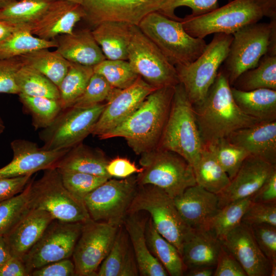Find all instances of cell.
<instances>
[{
  "mask_svg": "<svg viewBox=\"0 0 276 276\" xmlns=\"http://www.w3.org/2000/svg\"><path fill=\"white\" fill-rule=\"evenodd\" d=\"M222 246L221 241L208 231L191 228L180 252L186 271L199 267H216Z\"/></svg>",
  "mask_w": 276,
  "mask_h": 276,
  "instance_id": "cell-25",
  "label": "cell"
},
{
  "mask_svg": "<svg viewBox=\"0 0 276 276\" xmlns=\"http://www.w3.org/2000/svg\"><path fill=\"white\" fill-rule=\"evenodd\" d=\"M252 202L250 197L227 204L219 209L202 229L221 241L241 223L244 214Z\"/></svg>",
  "mask_w": 276,
  "mask_h": 276,
  "instance_id": "cell-37",
  "label": "cell"
},
{
  "mask_svg": "<svg viewBox=\"0 0 276 276\" xmlns=\"http://www.w3.org/2000/svg\"><path fill=\"white\" fill-rule=\"evenodd\" d=\"M11 256L9 247L4 236L0 235V267Z\"/></svg>",
  "mask_w": 276,
  "mask_h": 276,
  "instance_id": "cell-58",
  "label": "cell"
},
{
  "mask_svg": "<svg viewBox=\"0 0 276 276\" xmlns=\"http://www.w3.org/2000/svg\"><path fill=\"white\" fill-rule=\"evenodd\" d=\"M261 250L270 262L276 260V226L268 224L250 226Z\"/></svg>",
  "mask_w": 276,
  "mask_h": 276,
  "instance_id": "cell-50",
  "label": "cell"
},
{
  "mask_svg": "<svg viewBox=\"0 0 276 276\" xmlns=\"http://www.w3.org/2000/svg\"><path fill=\"white\" fill-rule=\"evenodd\" d=\"M85 16L80 4L67 0H53L43 15L28 27L34 35L53 40L59 35L72 33L76 24Z\"/></svg>",
  "mask_w": 276,
  "mask_h": 276,
  "instance_id": "cell-21",
  "label": "cell"
},
{
  "mask_svg": "<svg viewBox=\"0 0 276 276\" xmlns=\"http://www.w3.org/2000/svg\"><path fill=\"white\" fill-rule=\"evenodd\" d=\"M193 106L203 144L227 138L233 132L260 122L237 105L228 79L220 68L204 99Z\"/></svg>",
  "mask_w": 276,
  "mask_h": 276,
  "instance_id": "cell-2",
  "label": "cell"
},
{
  "mask_svg": "<svg viewBox=\"0 0 276 276\" xmlns=\"http://www.w3.org/2000/svg\"><path fill=\"white\" fill-rule=\"evenodd\" d=\"M114 88L103 76L94 72L84 92L73 106L88 107L107 101Z\"/></svg>",
  "mask_w": 276,
  "mask_h": 276,
  "instance_id": "cell-46",
  "label": "cell"
},
{
  "mask_svg": "<svg viewBox=\"0 0 276 276\" xmlns=\"http://www.w3.org/2000/svg\"><path fill=\"white\" fill-rule=\"evenodd\" d=\"M157 147L179 154L192 167L203 147L194 106L181 83L174 87L168 117Z\"/></svg>",
  "mask_w": 276,
  "mask_h": 276,
  "instance_id": "cell-4",
  "label": "cell"
},
{
  "mask_svg": "<svg viewBox=\"0 0 276 276\" xmlns=\"http://www.w3.org/2000/svg\"><path fill=\"white\" fill-rule=\"evenodd\" d=\"M264 16L276 19V0H233L202 15H187L180 21L190 35L204 39L211 34L233 35Z\"/></svg>",
  "mask_w": 276,
  "mask_h": 276,
  "instance_id": "cell-3",
  "label": "cell"
},
{
  "mask_svg": "<svg viewBox=\"0 0 276 276\" xmlns=\"http://www.w3.org/2000/svg\"><path fill=\"white\" fill-rule=\"evenodd\" d=\"M192 167L196 184L214 194L221 192L231 181L227 173L205 145Z\"/></svg>",
  "mask_w": 276,
  "mask_h": 276,
  "instance_id": "cell-33",
  "label": "cell"
},
{
  "mask_svg": "<svg viewBox=\"0 0 276 276\" xmlns=\"http://www.w3.org/2000/svg\"><path fill=\"white\" fill-rule=\"evenodd\" d=\"M166 0H82L85 19L95 27L109 21L138 26L149 13L158 11Z\"/></svg>",
  "mask_w": 276,
  "mask_h": 276,
  "instance_id": "cell-16",
  "label": "cell"
},
{
  "mask_svg": "<svg viewBox=\"0 0 276 276\" xmlns=\"http://www.w3.org/2000/svg\"><path fill=\"white\" fill-rule=\"evenodd\" d=\"M83 223L53 220L39 240L22 259L30 275L35 269L72 257Z\"/></svg>",
  "mask_w": 276,
  "mask_h": 276,
  "instance_id": "cell-14",
  "label": "cell"
},
{
  "mask_svg": "<svg viewBox=\"0 0 276 276\" xmlns=\"http://www.w3.org/2000/svg\"><path fill=\"white\" fill-rule=\"evenodd\" d=\"M48 49L35 50L19 57L24 64L39 71L58 87L68 71L71 62L56 50L51 51Z\"/></svg>",
  "mask_w": 276,
  "mask_h": 276,
  "instance_id": "cell-34",
  "label": "cell"
},
{
  "mask_svg": "<svg viewBox=\"0 0 276 276\" xmlns=\"http://www.w3.org/2000/svg\"><path fill=\"white\" fill-rule=\"evenodd\" d=\"M67 1H70L75 3H79V4H80L81 5L82 3V0H67Z\"/></svg>",
  "mask_w": 276,
  "mask_h": 276,
  "instance_id": "cell-63",
  "label": "cell"
},
{
  "mask_svg": "<svg viewBox=\"0 0 276 276\" xmlns=\"http://www.w3.org/2000/svg\"><path fill=\"white\" fill-rule=\"evenodd\" d=\"M16 82L19 94L59 99L58 87L42 74L27 65L24 64L17 71Z\"/></svg>",
  "mask_w": 276,
  "mask_h": 276,
  "instance_id": "cell-39",
  "label": "cell"
},
{
  "mask_svg": "<svg viewBox=\"0 0 276 276\" xmlns=\"http://www.w3.org/2000/svg\"><path fill=\"white\" fill-rule=\"evenodd\" d=\"M23 65L19 57L0 59V94L18 95L16 75Z\"/></svg>",
  "mask_w": 276,
  "mask_h": 276,
  "instance_id": "cell-49",
  "label": "cell"
},
{
  "mask_svg": "<svg viewBox=\"0 0 276 276\" xmlns=\"http://www.w3.org/2000/svg\"><path fill=\"white\" fill-rule=\"evenodd\" d=\"M213 275L247 276V274L238 261L222 245Z\"/></svg>",
  "mask_w": 276,
  "mask_h": 276,
  "instance_id": "cell-51",
  "label": "cell"
},
{
  "mask_svg": "<svg viewBox=\"0 0 276 276\" xmlns=\"http://www.w3.org/2000/svg\"><path fill=\"white\" fill-rule=\"evenodd\" d=\"M233 37L232 34H214L196 59L187 65L175 67L179 82L193 106L205 98L227 57Z\"/></svg>",
  "mask_w": 276,
  "mask_h": 276,
  "instance_id": "cell-10",
  "label": "cell"
},
{
  "mask_svg": "<svg viewBox=\"0 0 276 276\" xmlns=\"http://www.w3.org/2000/svg\"><path fill=\"white\" fill-rule=\"evenodd\" d=\"M174 87L156 89L127 119L98 137H123L139 155L156 148L168 117Z\"/></svg>",
  "mask_w": 276,
  "mask_h": 276,
  "instance_id": "cell-1",
  "label": "cell"
},
{
  "mask_svg": "<svg viewBox=\"0 0 276 276\" xmlns=\"http://www.w3.org/2000/svg\"><path fill=\"white\" fill-rule=\"evenodd\" d=\"M97 275H139L134 251L123 225L119 227L111 249L100 265Z\"/></svg>",
  "mask_w": 276,
  "mask_h": 276,
  "instance_id": "cell-28",
  "label": "cell"
},
{
  "mask_svg": "<svg viewBox=\"0 0 276 276\" xmlns=\"http://www.w3.org/2000/svg\"><path fill=\"white\" fill-rule=\"evenodd\" d=\"M0 276H30L22 259L14 256L0 267Z\"/></svg>",
  "mask_w": 276,
  "mask_h": 276,
  "instance_id": "cell-56",
  "label": "cell"
},
{
  "mask_svg": "<svg viewBox=\"0 0 276 276\" xmlns=\"http://www.w3.org/2000/svg\"><path fill=\"white\" fill-rule=\"evenodd\" d=\"M105 106V104L100 103L62 109L49 126L39 132V139L43 142L41 148L46 150L68 149L81 143L91 134Z\"/></svg>",
  "mask_w": 276,
  "mask_h": 276,
  "instance_id": "cell-12",
  "label": "cell"
},
{
  "mask_svg": "<svg viewBox=\"0 0 276 276\" xmlns=\"http://www.w3.org/2000/svg\"><path fill=\"white\" fill-rule=\"evenodd\" d=\"M241 222L249 226L268 224L276 226V203L252 202Z\"/></svg>",
  "mask_w": 276,
  "mask_h": 276,
  "instance_id": "cell-48",
  "label": "cell"
},
{
  "mask_svg": "<svg viewBox=\"0 0 276 276\" xmlns=\"http://www.w3.org/2000/svg\"><path fill=\"white\" fill-rule=\"evenodd\" d=\"M221 242L247 276H269L270 262L260 249L250 226L241 222Z\"/></svg>",
  "mask_w": 276,
  "mask_h": 276,
  "instance_id": "cell-19",
  "label": "cell"
},
{
  "mask_svg": "<svg viewBox=\"0 0 276 276\" xmlns=\"http://www.w3.org/2000/svg\"><path fill=\"white\" fill-rule=\"evenodd\" d=\"M215 269V267H199L188 270L185 273L188 276H212L214 275Z\"/></svg>",
  "mask_w": 276,
  "mask_h": 276,
  "instance_id": "cell-59",
  "label": "cell"
},
{
  "mask_svg": "<svg viewBox=\"0 0 276 276\" xmlns=\"http://www.w3.org/2000/svg\"><path fill=\"white\" fill-rule=\"evenodd\" d=\"M145 236L150 251L163 266L169 275H184L186 268L179 251L157 232L150 217L146 226Z\"/></svg>",
  "mask_w": 276,
  "mask_h": 276,
  "instance_id": "cell-32",
  "label": "cell"
},
{
  "mask_svg": "<svg viewBox=\"0 0 276 276\" xmlns=\"http://www.w3.org/2000/svg\"><path fill=\"white\" fill-rule=\"evenodd\" d=\"M5 129V126L2 118L0 116V134H1Z\"/></svg>",
  "mask_w": 276,
  "mask_h": 276,
  "instance_id": "cell-62",
  "label": "cell"
},
{
  "mask_svg": "<svg viewBox=\"0 0 276 276\" xmlns=\"http://www.w3.org/2000/svg\"><path fill=\"white\" fill-rule=\"evenodd\" d=\"M227 139L249 155L276 165V121L258 122L233 132Z\"/></svg>",
  "mask_w": 276,
  "mask_h": 276,
  "instance_id": "cell-23",
  "label": "cell"
},
{
  "mask_svg": "<svg viewBox=\"0 0 276 276\" xmlns=\"http://www.w3.org/2000/svg\"><path fill=\"white\" fill-rule=\"evenodd\" d=\"M18 95L24 109L31 116L36 130L49 126L63 109L59 100L22 94Z\"/></svg>",
  "mask_w": 276,
  "mask_h": 276,
  "instance_id": "cell-41",
  "label": "cell"
},
{
  "mask_svg": "<svg viewBox=\"0 0 276 276\" xmlns=\"http://www.w3.org/2000/svg\"><path fill=\"white\" fill-rule=\"evenodd\" d=\"M173 199L181 218L192 228H203L219 209L217 195L197 184Z\"/></svg>",
  "mask_w": 276,
  "mask_h": 276,
  "instance_id": "cell-22",
  "label": "cell"
},
{
  "mask_svg": "<svg viewBox=\"0 0 276 276\" xmlns=\"http://www.w3.org/2000/svg\"><path fill=\"white\" fill-rule=\"evenodd\" d=\"M138 27L175 67L194 61L207 44L204 39L190 35L180 21L171 19L158 11L147 14Z\"/></svg>",
  "mask_w": 276,
  "mask_h": 276,
  "instance_id": "cell-5",
  "label": "cell"
},
{
  "mask_svg": "<svg viewBox=\"0 0 276 276\" xmlns=\"http://www.w3.org/2000/svg\"><path fill=\"white\" fill-rule=\"evenodd\" d=\"M32 174L0 178V202L21 193L30 181Z\"/></svg>",
  "mask_w": 276,
  "mask_h": 276,
  "instance_id": "cell-53",
  "label": "cell"
},
{
  "mask_svg": "<svg viewBox=\"0 0 276 276\" xmlns=\"http://www.w3.org/2000/svg\"><path fill=\"white\" fill-rule=\"evenodd\" d=\"M132 25L122 21H105L91 31L106 59L127 60Z\"/></svg>",
  "mask_w": 276,
  "mask_h": 276,
  "instance_id": "cell-29",
  "label": "cell"
},
{
  "mask_svg": "<svg viewBox=\"0 0 276 276\" xmlns=\"http://www.w3.org/2000/svg\"><path fill=\"white\" fill-rule=\"evenodd\" d=\"M139 212L150 215L155 229L180 254L183 241L192 228L181 218L173 198L155 186L138 185L128 214Z\"/></svg>",
  "mask_w": 276,
  "mask_h": 276,
  "instance_id": "cell-9",
  "label": "cell"
},
{
  "mask_svg": "<svg viewBox=\"0 0 276 276\" xmlns=\"http://www.w3.org/2000/svg\"><path fill=\"white\" fill-rule=\"evenodd\" d=\"M119 227L90 219L83 223L72 254L77 276H96L109 254Z\"/></svg>",
  "mask_w": 276,
  "mask_h": 276,
  "instance_id": "cell-15",
  "label": "cell"
},
{
  "mask_svg": "<svg viewBox=\"0 0 276 276\" xmlns=\"http://www.w3.org/2000/svg\"><path fill=\"white\" fill-rule=\"evenodd\" d=\"M30 181L18 195L0 202L1 235L7 234L31 210L29 204Z\"/></svg>",
  "mask_w": 276,
  "mask_h": 276,
  "instance_id": "cell-44",
  "label": "cell"
},
{
  "mask_svg": "<svg viewBox=\"0 0 276 276\" xmlns=\"http://www.w3.org/2000/svg\"><path fill=\"white\" fill-rule=\"evenodd\" d=\"M233 37L221 68L231 86L241 74L257 66L267 52H276V20L246 26Z\"/></svg>",
  "mask_w": 276,
  "mask_h": 276,
  "instance_id": "cell-6",
  "label": "cell"
},
{
  "mask_svg": "<svg viewBox=\"0 0 276 276\" xmlns=\"http://www.w3.org/2000/svg\"><path fill=\"white\" fill-rule=\"evenodd\" d=\"M205 145L231 180L249 154L227 138H222Z\"/></svg>",
  "mask_w": 276,
  "mask_h": 276,
  "instance_id": "cell-42",
  "label": "cell"
},
{
  "mask_svg": "<svg viewBox=\"0 0 276 276\" xmlns=\"http://www.w3.org/2000/svg\"><path fill=\"white\" fill-rule=\"evenodd\" d=\"M93 66L71 62L58 89L59 101L62 109L71 107L84 92L91 76Z\"/></svg>",
  "mask_w": 276,
  "mask_h": 276,
  "instance_id": "cell-38",
  "label": "cell"
},
{
  "mask_svg": "<svg viewBox=\"0 0 276 276\" xmlns=\"http://www.w3.org/2000/svg\"><path fill=\"white\" fill-rule=\"evenodd\" d=\"M94 72L103 76L108 82L117 89L126 88L132 85L139 76L128 60L105 59L93 66Z\"/></svg>",
  "mask_w": 276,
  "mask_h": 276,
  "instance_id": "cell-43",
  "label": "cell"
},
{
  "mask_svg": "<svg viewBox=\"0 0 276 276\" xmlns=\"http://www.w3.org/2000/svg\"><path fill=\"white\" fill-rule=\"evenodd\" d=\"M31 276H74L76 275L74 263L70 258L46 264L33 270Z\"/></svg>",
  "mask_w": 276,
  "mask_h": 276,
  "instance_id": "cell-52",
  "label": "cell"
},
{
  "mask_svg": "<svg viewBox=\"0 0 276 276\" xmlns=\"http://www.w3.org/2000/svg\"><path fill=\"white\" fill-rule=\"evenodd\" d=\"M276 165L249 155L243 162L229 185L217 194L219 209L227 204L251 197L263 185Z\"/></svg>",
  "mask_w": 276,
  "mask_h": 276,
  "instance_id": "cell-20",
  "label": "cell"
},
{
  "mask_svg": "<svg viewBox=\"0 0 276 276\" xmlns=\"http://www.w3.org/2000/svg\"><path fill=\"white\" fill-rule=\"evenodd\" d=\"M52 1L16 0L0 9V20L29 27L43 15Z\"/></svg>",
  "mask_w": 276,
  "mask_h": 276,
  "instance_id": "cell-40",
  "label": "cell"
},
{
  "mask_svg": "<svg viewBox=\"0 0 276 276\" xmlns=\"http://www.w3.org/2000/svg\"><path fill=\"white\" fill-rule=\"evenodd\" d=\"M231 90L236 103L245 114L260 121H276V90L243 91L231 86Z\"/></svg>",
  "mask_w": 276,
  "mask_h": 276,
  "instance_id": "cell-31",
  "label": "cell"
},
{
  "mask_svg": "<svg viewBox=\"0 0 276 276\" xmlns=\"http://www.w3.org/2000/svg\"><path fill=\"white\" fill-rule=\"evenodd\" d=\"M127 60L135 72L155 88L180 83L175 66L136 25L131 27Z\"/></svg>",
  "mask_w": 276,
  "mask_h": 276,
  "instance_id": "cell-13",
  "label": "cell"
},
{
  "mask_svg": "<svg viewBox=\"0 0 276 276\" xmlns=\"http://www.w3.org/2000/svg\"><path fill=\"white\" fill-rule=\"evenodd\" d=\"M55 40L56 50L71 62L93 67L106 59L88 29L60 35Z\"/></svg>",
  "mask_w": 276,
  "mask_h": 276,
  "instance_id": "cell-27",
  "label": "cell"
},
{
  "mask_svg": "<svg viewBox=\"0 0 276 276\" xmlns=\"http://www.w3.org/2000/svg\"><path fill=\"white\" fill-rule=\"evenodd\" d=\"M43 171L39 179L30 181L31 209L45 211L55 219L65 222H85L90 219L83 201L66 189L57 169Z\"/></svg>",
  "mask_w": 276,
  "mask_h": 276,
  "instance_id": "cell-8",
  "label": "cell"
},
{
  "mask_svg": "<svg viewBox=\"0 0 276 276\" xmlns=\"http://www.w3.org/2000/svg\"><path fill=\"white\" fill-rule=\"evenodd\" d=\"M138 185H151L174 198L196 184L192 166L179 154L155 148L140 155Z\"/></svg>",
  "mask_w": 276,
  "mask_h": 276,
  "instance_id": "cell-7",
  "label": "cell"
},
{
  "mask_svg": "<svg viewBox=\"0 0 276 276\" xmlns=\"http://www.w3.org/2000/svg\"><path fill=\"white\" fill-rule=\"evenodd\" d=\"M12 160L0 169V178L32 174L55 167L56 163L70 149L46 150L36 143L25 139L11 142Z\"/></svg>",
  "mask_w": 276,
  "mask_h": 276,
  "instance_id": "cell-18",
  "label": "cell"
},
{
  "mask_svg": "<svg viewBox=\"0 0 276 276\" xmlns=\"http://www.w3.org/2000/svg\"><path fill=\"white\" fill-rule=\"evenodd\" d=\"M250 199L252 202L276 203V168Z\"/></svg>",
  "mask_w": 276,
  "mask_h": 276,
  "instance_id": "cell-55",
  "label": "cell"
},
{
  "mask_svg": "<svg viewBox=\"0 0 276 276\" xmlns=\"http://www.w3.org/2000/svg\"><path fill=\"white\" fill-rule=\"evenodd\" d=\"M156 89L140 76L131 86L124 89L114 88L97 121L91 134L98 137L114 128L141 105Z\"/></svg>",
  "mask_w": 276,
  "mask_h": 276,
  "instance_id": "cell-17",
  "label": "cell"
},
{
  "mask_svg": "<svg viewBox=\"0 0 276 276\" xmlns=\"http://www.w3.org/2000/svg\"><path fill=\"white\" fill-rule=\"evenodd\" d=\"M54 219L45 211L31 209L4 235L11 255L22 259Z\"/></svg>",
  "mask_w": 276,
  "mask_h": 276,
  "instance_id": "cell-24",
  "label": "cell"
},
{
  "mask_svg": "<svg viewBox=\"0 0 276 276\" xmlns=\"http://www.w3.org/2000/svg\"><path fill=\"white\" fill-rule=\"evenodd\" d=\"M148 219L142 217L140 212L129 213L123 224L134 251L139 275H169L163 266L152 254L147 245L145 229Z\"/></svg>",
  "mask_w": 276,
  "mask_h": 276,
  "instance_id": "cell-26",
  "label": "cell"
},
{
  "mask_svg": "<svg viewBox=\"0 0 276 276\" xmlns=\"http://www.w3.org/2000/svg\"><path fill=\"white\" fill-rule=\"evenodd\" d=\"M57 170L66 189L82 200L90 192L110 178L77 171Z\"/></svg>",
  "mask_w": 276,
  "mask_h": 276,
  "instance_id": "cell-45",
  "label": "cell"
},
{
  "mask_svg": "<svg viewBox=\"0 0 276 276\" xmlns=\"http://www.w3.org/2000/svg\"><path fill=\"white\" fill-rule=\"evenodd\" d=\"M138 187L136 176L110 178L83 199L91 219L117 227L123 224Z\"/></svg>",
  "mask_w": 276,
  "mask_h": 276,
  "instance_id": "cell-11",
  "label": "cell"
},
{
  "mask_svg": "<svg viewBox=\"0 0 276 276\" xmlns=\"http://www.w3.org/2000/svg\"><path fill=\"white\" fill-rule=\"evenodd\" d=\"M108 162L102 151L81 143L71 148L56 163L55 168L111 178L106 171Z\"/></svg>",
  "mask_w": 276,
  "mask_h": 276,
  "instance_id": "cell-30",
  "label": "cell"
},
{
  "mask_svg": "<svg viewBox=\"0 0 276 276\" xmlns=\"http://www.w3.org/2000/svg\"><path fill=\"white\" fill-rule=\"evenodd\" d=\"M55 39L45 40L35 37L28 26H22L9 37L0 41V59H9L32 51L56 48Z\"/></svg>",
  "mask_w": 276,
  "mask_h": 276,
  "instance_id": "cell-36",
  "label": "cell"
},
{
  "mask_svg": "<svg viewBox=\"0 0 276 276\" xmlns=\"http://www.w3.org/2000/svg\"><path fill=\"white\" fill-rule=\"evenodd\" d=\"M219 0H166L158 11L167 17L178 21L181 18L174 13L175 10L180 7H188L192 10L189 15L196 16L210 12L217 8Z\"/></svg>",
  "mask_w": 276,
  "mask_h": 276,
  "instance_id": "cell-47",
  "label": "cell"
},
{
  "mask_svg": "<svg viewBox=\"0 0 276 276\" xmlns=\"http://www.w3.org/2000/svg\"><path fill=\"white\" fill-rule=\"evenodd\" d=\"M142 170L129 159L117 157L108 162L106 171L110 177L125 178L135 173H139Z\"/></svg>",
  "mask_w": 276,
  "mask_h": 276,
  "instance_id": "cell-54",
  "label": "cell"
},
{
  "mask_svg": "<svg viewBox=\"0 0 276 276\" xmlns=\"http://www.w3.org/2000/svg\"><path fill=\"white\" fill-rule=\"evenodd\" d=\"M21 26L0 20V41L9 37Z\"/></svg>",
  "mask_w": 276,
  "mask_h": 276,
  "instance_id": "cell-57",
  "label": "cell"
},
{
  "mask_svg": "<svg viewBox=\"0 0 276 276\" xmlns=\"http://www.w3.org/2000/svg\"><path fill=\"white\" fill-rule=\"evenodd\" d=\"M16 0H0V9H2Z\"/></svg>",
  "mask_w": 276,
  "mask_h": 276,
  "instance_id": "cell-61",
  "label": "cell"
},
{
  "mask_svg": "<svg viewBox=\"0 0 276 276\" xmlns=\"http://www.w3.org/2000/svg\"><path fill=\"white\" fill-rule=\"evenodd\" d=\"M232 87L243 91L259 88L276 90V53L267 52L257 66L241 74Z\"/></svg>",
  "mask_w": 276,
  "mask_h": 276,
  "instance_id": "cell-35",
  "label": "cell"
},
{
  "mask_svg": "<svg viewBox=\"0 0 276 276\" xmlns=\"http://www.w3.org/2000/svg\"><path fill=\"white\" fill-rule=\"evenodd\" d=\"M276 275V260L270 262V272L269 276Z\"/></svg>",
  "mask_w": 276,
  "mask_h": 276,
  "instance_id": "cell-60",
  "label": "cell"
}]
</instances>
